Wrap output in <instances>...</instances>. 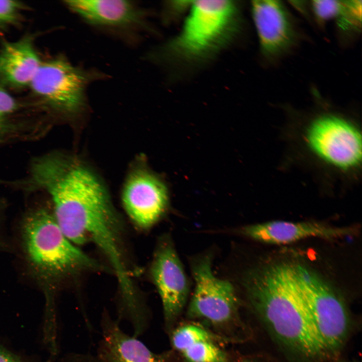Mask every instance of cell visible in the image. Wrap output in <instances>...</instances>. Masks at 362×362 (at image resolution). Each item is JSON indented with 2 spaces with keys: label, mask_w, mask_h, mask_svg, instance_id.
Returning <instances> with one entry per match:
<instances>
[{
  "label": "cell",
  "mask_w": 362,
  "mask_h": 362,
  "mask_svg": "<svg viewBox=\"0 0 362 362\" xmlns=\"http://www.w3.org/2000/svg\"><path fill=\"white\" fill-rule=\"evenodd\" d=\"M32 170L35 184L50 195L53 215L67 238L76 245L93 242L118 281H126L129 272L122 248V223L96 174L75 158L56 155L36 159Z\"/></svg>",
  "instance_id": "cell-1"
},
{
  "label": "cell",
  "mask_w": 362,
  "mask_h": 362,
  "mask_svg": "<svg viewBox=\"0 0 362 362\" xmlns=\"http://www.w3.org/2000/svg\"><path fill=\"white\" fill-rule=\"evenodd\" d=\"M241 282L252 308L279 342L306 358L326 354L307 315L293 264L281 262L254 267Z\"/></svg>",
  "instance_id": "cell-2"
},
{
  "label": "cell",
  "mask_w": 362,
  "mask_h": 362,
  "mask_svg": "<svg viewBox=\"0 0 362 362\" xmlns=\"http://www.w3.org/2000/svg\"><path fill=\"white\" fill-rule=\"evenodd\" d=\"M178 35L159 48L148 52V60L176 59L197 62L212 56L223 48L238 28V11L230 1H197Z\"/></svg>",
  "instance_id": "cell-3"
},
{
  "label": "cell",
  "mask_w": 362,
  "mask_h": 362,
  "mask_svg": "<svg viewBox=\"0 0 362 362\" xmlns=\"http://www.w3.org/2000/svg\"><path fill=\"white\" fill-rule=\"evenodd\" d=\"M25 247L29 261L39 271L60 275L96 268V262L71 242L53 215L45 209L29 214L23 224Z\"/></svg>",
  "instance_id": "cell-4"
},
{
  "label": "cell",
  "mask_w": 362,
  "mask_h": 362,
  "mask_svg": "<svg viewBox=\"0 0 362 362\" xmlns=\"http://www.w3.org/2000/svg\"><path fill=\"white\" fill-rule=\"evenodd\" d=\"M109 76L97 68L73 64L65 56L59 55L42 61L29 86L54 111L77 117L87 109L88 87Z\"/></svg>",
  "instance_id": "cell-5"
},
{
  "label": "cell",
  "mask_w": 362,
  "mask_h": 362,
  "mask_svg": "<svg viewBox=\"0 0 362 362\" xmlns=\"http://www.w3.org/2000/svg\"><path fill=\"white\" fill-rule=\"evenodd\" d=\"M191 270L195 288L187 309L188 317L204 322L224 338H230L243 327L233 286L214 275L209 254L194 259Z\"/></svg>",
  "instance_id": "cell-6"
},
{
  "label": "cell",
  "mask_w": 362,
  "mask_h": 362,
  "mask_svg": "<svg viewBox=\"0 0 362 362\" xmlns=\"http://www.w3.org/2000/svg\"><path fill=\"white\" fill-rule=\"evenodd\" d=\"M307 315L326 354L339 349L348 334L349 320L345 305L335 291L312 269L293 264Z\"/></svg>",
  "instance_id": "cell-7"
},
{
  "label": "cell",
  "mask_w": 362,
  "mask_h": 362,
  "mask_svg": "<svg viewBox=\"0 0 362 362\" xmlns=\"http://www.w3.org/2000/svg\"><path fill=\"white\" fill-rule=\"evenodd\" d=\"M64 5L85 24L134 46L149 32V16L137 2L120 0H67Z\"/></svg>",
  "instance_id": "cell-8"
},
{
  "label": "cell",
  "mask_w": 362,
  "mask_h": 362,
  "mask_svg": "<svg viewBox=\"0 0 362 362\" xmlns=\"http://www.w3.org/2000/svg\"><path fill=\"white\" fill-rule=\"evenodd\" d=\"M310 148L323 160L343 169L356 167L361 160V138L357 128L337 116L325 115L308 127Z\"/></svg>",
  "instance_id": "cell-9"
},
{
  "label": "cell",
  "mask_w": 362,
  "mask_h": 362,
  "mask_svg": "<svg viewBox=\"0 0 362 362\" xmlns=\"http://www.w3.org/2000/svg\"><path fill=\"white\" fill-rule=\"evenodd\" d=\"M150 274L161 301L165 326L170 330L187 303L189 284L171 238H161L154 253Z\"/></svg>",
  "instance_id": "cell-10"
},
{
  "label": "cell",
  "mask_w": 362,
  "mask_h": 362,
  "mask_svg": "<svg viewBox=\"0 0 362 362\" xmlns=\"http://www.w3.org/2000/svg\"><path fill=\"white\" fill-rule=\"evenodd\" d=\"M124 209L139 228L147 229L164 213L168 204L167 190L156 175L144 168L130 173L122 192Z\"/></svg>",
  "instance_id": "cell-11"
},
{
  "label": "cell",
  "mask_w": 362,
  "mask_h": 362,
  "mask_svg": "<svg viewBox=\"0 0 362 362\" xmlns=\"http://www.w3.org/2000/svg\"><path fill=\"white\" fill-rule=\"evenodd\" d=\"M251 12L262 53L274 59L294 45L296 32L289 13L279 1L257 0Z\"/></svg>",
  "instance_id": "cell-12"
},
{
  "label": "cell",
  "mask_w": 362,
  "mask_h": 362,
  "mask_svg": "<svg viewBox=\"0 0 362 362\" xmlns=\"http://www.w3.org/2000/svg\"><path fill=\"white\" fill-rule=\"evenodd\" d=\"M357 232L352 227H335L315 221L292 222L273 221L242 227L240 233L261 242L283 244L310 237L334 239Z\"/></svg>",
  "instance_id": "cell-13"
},
{
  "label": "cell",
  "mask_w": 362,
  "mask_h": 362,
  "mask_svg": "<svg viewBox=\"0 0 362 362\" xmlns=\"http://www.w3.org/2000/svg\"><path fill=\"white\" fill-rule=\"evenodd\" d=\"M97 354L106 362H170L165 354L151 350L139 338L123 330L108 311L102 313Z\"/></svg>",
  "instance_id": "cell-14"
},
{
  "label": "cell",
  "mask_w": 362,
  "mask_h": 362,
  "mask_svg": "<svg viewBox=\"0 0 362 362\" xmlns=\"http://www.w3.org/2000/svg\"><path fill=\"white\" fill-rule=\"evenodd\" d=\"M41 62L31 37L5 42L0 49V80L15 88L30 85Z\"/></svg>",
  "instance_id": "cell-15"
},
{
  "label": "cell",
  "mask_w": 362,
  "mask_h": 362,
  "mask_svg": "<svg viewBox=\"0 0 362 362\" xmlns=\"http://www.w3.org/2000/svg\"><path fill=\"white\" fill-rule=\"evenodd\" d=\"M186 362H229L215 338L199 341L180 353Z\"/></svg>",
  "instance_id": "cell-16"
},
{
  "label": "cell",
  "mask_w": 362,
  "mask_h": 362,
  "mask_svg": "<svg viewBox=\"0 0 362 362\" xmlns=\"http://www.w3.org/2000/svg\"><path fill=\"white\" fill-rule=\"evenodd\" d=\"M213 334L201 325L187 324L178 327L172 332L171 342L173 348L180 353L199 341L215 338Z\"/></svg>",
  "instance_id": "cell-17"
},
{
  "label": "cell",
  "mask_w": 362,
  "mask_h": 362,
  "mask_svg": "<svg viewBox=\"0 0 362 362\" xmlns=\"http://www.w3.org/2000/svg\"><path fill=\"white\" fill-rule=\"evenodd\" d=\"M335 19L341 31L357 32L361 27V1H342L341 8Z\"/></svg>",
  "instance_id": "cell-18"
},
{
  "label": "cell",
  "mask_w": 362,
  "mask_h": 362,
  "mask_svg": "<svg viewBox=\"0 0 362 362\" xmlns=\"http://www.w3.org/2000/svg\"><path fill=\"white\" fill-rule=\"evenodd\" d=\"M24 8L23 4L19 1H0V28L16 24Z\"/></svg>",
  "instance_id": "cell-19"
},
{
  "label": "cell",
  "mask_w": 362,
  "mask_h": 362,
  "mask_svg": "<svg viewBox=\"0 0 362 362\" xmlns=\"http://www.w3.org/2000/svg\"><path fill=\"white\" fill-rule=\"evenodd\" d=\"M0 362H33L22 357L0 345ZM51 362H87L85 356L79 351L67 353Z\"/></svg>",
  "instance_id": "cell-20"
},
{
  "label": "cell",
  "mask_w": 362,
  "mask_h": 362,
  "mask_svg": "<svg viewBox=\"0 0 362 362\" xmlns=\"http://www.w3.org/2000/svg\"><path fill=\"white\" fill-rule=\"evenodd\" d=\"M341 4L342 1L316 0L312 2V7L318 20L325 21L335 19Z\"/></svg>",
  "instance_id": "cell-21"
},
{
  "label": "cell",
  "mask_w": 362,
  "mask_h": 362,
  "mask_svg": "<svg viewBox=\"0 0 362 362\" xmlns=\"http://www.w3.org/2000/svg\"><path fill=\"white\" fill-rule=\"evenodd\" d=\"M16 107L14 99L0 86V134L6 129L8 117L14 112Z\"/></svg>",
  "instance_id": "cell-22"
},
{
  "label": "cell",
  "mask_w": 362,
  "mask_h": 362,
  "mask_svg": "<svg viewBox=\"0 0 362 362\" xmlns=\"http://www.w3.org/2000/svg\"><path fill=\"white\" fill-rule=\"evenodd\" d=\"M237 362H246V360H241V361H238Z\"/></svg>",
  "instance_id": "cell-23"
},
{
  "label": "cell",
  "mask_w": 362,
  "mask_h": 362,
  "mask_svg": "<svg viewBox=\"0 0 362 362\" xmlns=\"http://www.w3.org/2000/svg\"><path fill=\"white\" fill-rule=\"evenodd\" d=\"M246 362H249V361H247L246 360Z\"/></svg>",
  "instance_id": "cell-24"
}]
</instances>
